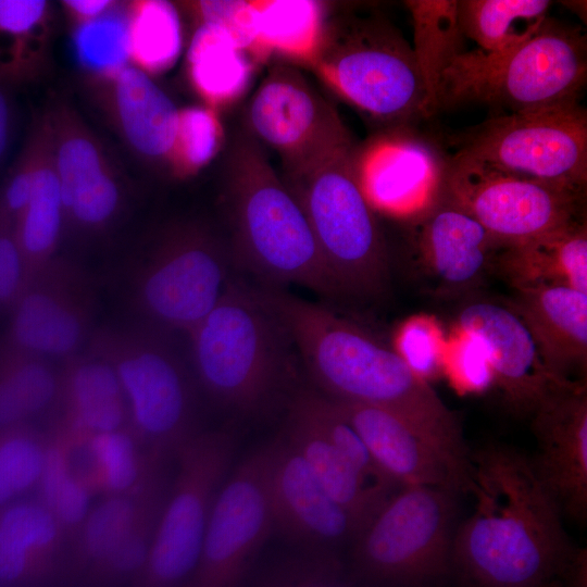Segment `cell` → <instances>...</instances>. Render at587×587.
<instances>
[{
  "label": "cell",
  "instance_id": "5",
  "mask_svg": "<svg viewBox=\"0 0 587 587\" xmlns=\"http://www.w3.org/2000/svg\"><path fill=\"white\" fill-rule=\"evenodd\" d=\"M307 61L339 97L387 129L428 117L412 46L382 15L345 11L323 20Z\"/></svg>",
  "mask_w": 587,
  "mask_h": 587
},
{
  "label": "cell",
  "instance_id": "28",
  "mask_svg": "<svg viewBox=\"0 0 587 587\" xmlns=\"http://www.w3.org/2000/svg\"><path fill=\"white\" fill-rule=\"evenodd\" d=\"M167 490L162 470L138 491L105 496L90 509L74 536L73 567L90 582L126 537L162 510Z\"/></svg>",
  "mask_w": 587,
  "mask_h": 587
},
{
  "label": "cell",
  "instance_id": "22",
  "mask_svg": "<svg viewBox=\"0 0 587 587\" xmlns=\"http://www.w3.org/2000/svg\"><path fill=\"white\" fill-rule=\"evenodd\" d=\"M383 135L358 151L362 186L374 210L410 218L440 191L448 160L411 126Z\"/></svg>",
  "mask_w": 587,
  "mask_h": 587
},
{
  "label": "cell",
  "instance_id": "48",
  "mask_svg": "<svg viewBox=\"0 0 587 587\" xmlns=\"http://www.w3.org/2000/svg\"><path fill=\"white\" fill-rule=\"evenodd\" d=\"M450 375L462 390L483 392L494 386V374L484 345L476 338L461 334L452 348Z\"/></svg>",
  "mask_w": 587,
  "mask_h": 587
},
{
  "label": "cell",
  "instance_id": "30",
  "mask_svg": "<svg viewBox=\"0 0 587 587\" xmlns=\"http://www.w3.org/2000/svg\"><path fill=\"white\" fill-rule=\"evenodd\" d=\"M142 448L133 430L126 427L92 434L77 447L75 469L92 494L135 492L163 470L165 460Z\"/></svg>",
  "mask_w": 587,
  "mask_h": 587
},
{
  "label": "cell",
  "instance_id": "4",
  "mask_svg": "<svg viewBox=\"0 0 587 587\" xmlns=\"http://www.w3.org/2000/svg\"><path fill=\"white\" fill-rule=\"evenodd\" d=\"M226 170L229 246L236 265L264 287L296 284L339 297L302 208L251 135L234 142Z\"/></svg>",
  "mask_w": 587,
  "mask_h": 587
},
{
  "label": "cell",
  "instance_id": "41",
  "mask_svg": "<svg viewBox=\"0 0 587 587\" xmlns=\"http://www.w3.org/2000/svg\"><path fill=\"white\" fill-rule=\"evenodd\" d=\"M0 375L27 417L47 410L61 396V380L40 357L0 344Z\"/></svg>",
  "mask_w": 587,
  "mask_h": 587
},
{
  "label": "cell",
  "instance_id": "9",
  "mask_svg": "<svg viewBox=\"0 0 587 587\" xmlns=\"http://www.w3.org/2000/svg\"><path fill=\"white\" fill-rule=\"evenodd\" d=\"M175 335L150 325L137 337H103L99 350L117 374L133 433L147 450L164 458L198 433L196 378Z\"/></svg>",
  "mask_w": 587,
  "mask_h": 587
},
{
  "label": "cell",
  "instance_id": "49",
  "mask_svg": "<svg viewBox=\"0 0 587 587\" xmlns=\"http://www.w3.org/2000/svg\"><path fill=\"white\" fill-rule=\"evenodd\" d=\"M28 283V271L14 235L13 222L0 213V308L12 305Z\"/></svg>",
  "mask_w": 587,
  "mask_h": 587
},
{
  "label": "cell",
  "instance_id": "7",
  "mask_svg": "<svg viewBox=\"0 0 587 587\" xmlns=\"http://www.w3.org/2000/svg\"><path fill=\"white\" fill-rule=\"evenodd\" d=\"M358 151L351 141L283 180L304 212L339 297L374 299L388 288L389 262Z\"/></svg>",
  "mask_w": 587,
  "mask_h": 587
},
{
  "label": "cell",
  "instance_id": "6",
  "mask_svg": "<svg viewBox=\"0 0 587 587\" xmlns=\"http://www.w3.org/2000/svg\"><path fill=\"white\" fill-rule=\"evenodd\" d=\"M587 82V40L579 25L548 16L517 47L498 54L466 50L445 72L437 110L465 102L507 113L579 102Z\"/></svg>",
  "mask_w": 587,
  "mask_h": 587
},
{
  "label": "cell",
  "instance_id": "24",
  "mask_svg": "<svg viewBox=\"0 0 587 587\" xmlns=\"http://www.w3.org/2000/svg\"><path fill=\"white\" fill-rule=\"evenodd\" d=\"M333 401L357 430L378 469L396 486H432L464 492L444 455L404 420L379 408Z\"/></svg>",
  "mask_w": 587,
  "mask_h": 587
},
{
  "label": "cell",
  "instance_id": "38",
  "mask_svg": "<svg viewBox=\"0 0 587 587\" xmlns=\"http://www.w3.org/2000/svg\"><path fill=\"white\" fill-rule=\"evenodd\" d=\"M289 409L328 440L367 483L388 495L395 494L396 485L378 469L357 430L332 399L321 392L301 391L294 397Z\"/></svg>",
  "mask_w": 587,
  "mask_h": 587
},
{
  "label": "cell",
  "instance_id": "50",
  "mask_svg": "<svg viewBox=\"0 0 587 587\" xmlns=\"http://www.w3.org/2000/svg\"><path fill=\"white\" fill-rule=\"evenodd\" d=\"M114 0H64L61 5L73 26L95 21L117 7Z\"/></svg>",
  "mask_w": 587,
  "mask_h": 587
},
{
  "label": "cell",
  "instance_id": "27",
  "mask_svg": "<svg viewBox=\"0 0 587 587\" xmlns=\"http://www.w3.org/2000/svg\"><path fill=\"white\" fill-rule=\"evenodd\" d=\"M65 533L40 502L13 504L0 513V583L32 585L60 563Z\"/></svg>",
  "mask_w": 587,
  "mask_h": 587
},
{
  "label": "cell",
  "instance_id": "23",
  "mask_svg": "<svg viewBox=\"0 0 587 587\" xmlns=\"http://www.w3.org/2000/svg\"><path fill=\"white\" fill-rule=\"evenodd\" d=\"M42 266L13 304L8 345L36 357H65L82 345L88 326L86 297L74 278Z\"/></svg>",
  "mask_w": 587,
  "mask_h": 587
},
{
  "label": "cell",
  "instance_id": "52",
  "mask_svg": "<svg viewBox=\"0 0 587 587\" xmlns=\"http://www.w3.org/2000/svg\"><path fill=\"white\" fill-rule=\"evenodd\" d=\"M586 570L579 572L574 578L566 583L562 587H587V574Z\"/></svg>",
  "mask_w": 587,
  "mask_h": 587
},
{
  "label": "cell",
  "instance_id": "42",
  "mask_svg": "<svg viewBox=\"0 0 587 587\" xmlns=\"http://www.w3.org/2000/svg\"><path fill=\"white\" fill-rule=\"evenodd\" d=\"M334 550H300L270 565L252 587H352Z\"/></svg>",
  "mask_w": 587,
  "mask_h": 587
},
{
  "label": "cell",
  "instance_id": "20",
  "mask_svg": "<svg viewBox=\"0 0 587 587\" xmlns=\"http://www.w3.org/2000/svg\"><path fill=\"white\" fill-rule=\"evenodd\" d=\"M537 452L532 459L563 515L587 513V389L578 380L548 397L532 414Z\"/></svg>",
  "mask_w": 587,
  "mask_h": 587
},
{
  "label": "cell",
  "instance_id": "21",
  "mask_svg": "<svg viewBox=\"0 0 587 587\" xmlns=\"http://www.w3.org/2000/svg\"><path fill=\"white\" fill-rule=\"evenodd\" d=\"M88 82L93 99L129 150L147 165L172 173L179 109L151 76L128 64Z\"/></svg>",
  "mask_w": 587,
  "mask_h": 587
},
{
  "label": "cell",
  "instance_id": "37",
  "mask_svg": "<svg viewBox=\"0 0 587 587\" xmlns=\"http://www.w3.org/2000/svg\"><path fill=\"white\" fill-rule=\"evenodd\" d=\"M129 64L149 76L167 70L182 47L178 13L160 0L126 2Z\"/></svg>",
  "mask_w": 587,
  "mask_h": 587
},
{
  "label": "cell",
  "instance_id": "35",
  "mask_svg": "<svg viewBox=\"0 0 587 587\" xmlns=\"http://www.w3.org/2000/svg\"><path fill=\"white\" fill-rule=\"evenodd\" d=\"M548 0H458L465 39L485 53H503L529 39L549 16Z\"/></svg>",
  "mask_w": 587,
  "mask_h": 587
},
{
  "label": "cell",
  "instance_id": "19",
  "mask_svg": "<svg viewBox=\"0 0 587 587\" xmlns=\"http://www.w3.org/2000/svg\"><path fill=\"white\" fill-rule=\"evenodd\" d=\"M268 445L267 495L273 522L301 550H335L361 529L323 488L299 452L282 435Z\"/></svg>",
  "mask_w": 587,
  "mask_h": 587
},
{
  "label": "cell",
  "instance_id": "3",
  "mask_svg": "<svg viewBox=\"0 0 587 587\" xmlns=\"http://www.w3.org/2000/svg\"><path fill=\"white\" fill-rule=\"evenodd\" d=\"M186 336L198 386L215 404L241 415L270 408L298 355L262 288L236 278Z\"/></svg>",
  "mask_w": 587,
  "mask_h": 587
},
{
  "label": "cell",
  "instance_id": "34",
  "mask_svg": "<svg viewBox=\"0 0 587 587\" xmlns=\"http://www.w3.org/2000/svg\"><path fill=\"white\" fill-rule=\"evenodd\" d=\"M38 174L30 199L14 221V235L29 278L48 262L64 230L60 184L55 172L49 117Z\"/></svg>",
  "mask_w": 587,
  "mask_h": 587
},
{
  "label": "cell",
  "instance_id": "12",
  "mask_svg": "<svg viewBox=\"0 0 587 587\" xmlns=\"http://www.w3.org/2000/svg\"><path fill=\"white\" fill-rule=\"evenodd\" d=\"M230 246L209 227L184 222L163 230L137 275V299L150 325L187 335L235 279Z\"/></svg>",
  "mask_w": 587,
  "mask_h": 587
},
{
  "label": "cell",
  "instance_id": "10",
  "mask_svg": "<svg viewBox=\"0 0 587 587\" xmlns=\"http://www.w3.org/2000/svg\"><path fill=\"white\" fill-rule=\"evenodd\" d=\"M236 438L232 428L197 433L175 454L177 471L135 587H184L201 553L217 492L229 474Z\"/></svg>",
  "mask_w": 587,
  "mask_h": 587
},
{
  "label": "cell",
  "instance_id": "17",
  "mask_svg": "<svg viewBox=\"0 0 587 587\" xmlns=\"http://www.w3.org/2000/svg\"><path fill=\"white\" fill-rule=\"evenodd\" d=\"M64 229L95 235L117 221L125 201L122 179L100 139L65 102L47 111Z\"/></svg>",
  "mask_w": 587,
  "mask_h": 587
},
{
  "label": "cell",
  "instance_id": "31",
  "mask_svg": "<svg viewBox=\"0 0 587 587\" xmlns=\"http://www.w3.org/2000/svg\"><path fill=\"white\" fill-rule=\"evenodd\" d=\"M65 411L61 421L80 435L126 427L128 410L117 374L99 351L76 360L61 380Z\"/></svg>",
  "mask_w": 587,
  "mask_h": 587
},
{
  "label": "cell",
  "instance_id": "32",
  "mask_svg": "<svg viewBox=\"0 0 587 587\" xmlns=\"http://www.w3.org/2000/svg\"><path fill=\"white\" fill-rule=\"evenodd\" d=\"M51 5L45 0H0V83L22 86L42 72Z\"/></svg>",
  "mask_w": 587,
  "mask_h": 587
},
{
  "label": "cell",
  "instance_id": "18",
  "mask_svg": "<svg viewBox=\"0 0 587 587\" xmlns=\"http://www.w3.org/2000/svg\"><path fill=\"white\" fill-rule=\"evenodd\" d=\"M408 220L415 270L427 290L447 299L478 292L501 245L441 189Z\"/></svg>",
  "mask_w": 587,
  "mask_h": 587
},
{
  "label": "cell",
  "instance_id": "46",
  "mask_svg": "<svg viewBox=\"0 0 587 587\" xmlns=\"http://www.w3.org/2000/svg\"><path fill=\"white\" fill-rule=\"evenodd\" d=\"M394 349L409 369L429 383L444 365L442 340L438 325L428 316L405 320L396 330Z\"/></svg>",
  "mask_w": 587,
  "mask_h": 587
},
{
  "label": "cell",
  "instance_id": "33",
  "mask_svg": "<svg viewBox=\"0 0 587 587\" xmlns=\"http://www.w3.org/2000/svg\"><path fill=\"white\" fill-rule=\"evenodd\" d=\"M413 25V52L427 96L428 116L437 111L445 72L466 51L458 18V0H408Z\"/></svg>",
  "mask_w": 587,
  "mask_h": 587
},
{
  "label": "cell",
  "instance_id": "15",
  "mask_svg": "<svg viewBox=\"0 0 587 587\" xmlns=\"http://www.w3.org/2000/svg\"><path fill=\"white\" fill-rule=\"evenodd\" d=\"M250 135L280 157L285 174L299 172L352 137L336 109L297 68L276 64L253 93Z\"/></svg>",
  "mask_w": 587,
  "mask_h": 587
},
{
  "label": "cell",
  "instance_id": "25",
  "mask_svg": "<svg viewBox=\"0 0 587 587\" xmlns=\"http://www.w3.org/2000/svg\"><path fill=\"white\" fill-rule=\"evenodd\" d=\"M529 329L548 367L574 379L587 365V294L565 286L515 289L507 300Z\"/></svg>",
  "mask_w": 587,
  "mask_h": 587
},
{
  "label": "cell",
  "instance_id": "40",
  "mask_svg": "<svg viewBox=\"0 0 587 587\" xmlns=\"http://www.w3.org/2000/svg\"><path fill=\"white\" fill-rule=\"evenodd\" d=\"M71 46L75 62L88 78L109 76L128 65L126 2L95 21L73 26Z\"/></svg>",
  "mask_w": 587,
  "mask_h": 587
},
{
  "label": "cell",
  "instance_id": "45",
  "mask_svg": "<svg viewBox=\"0 0 587 587\" xmlns=\"http://www.w3.org/2000/svg\"><path fill=\"white\" fill-rule=\"evenodd\" d=\"M46 132L47 122L42 113L35 120L25 145L0 189V213L13 224L30 199L39 170Z\"/></svg>",
  "mask_w": 587,
  "mask_h": 587
},
{
  "label": "cell",
  "instance_id": "47",
  "mask_svg": "<svg viewBox=\"0 0 587 587\" xmlns=\"http://www.w3.org/2000/svg\"><path fill=\"white\" fill-rule=\"evenodd\" d=\"M196 21L226 32L241 49L261 51L258 42L254 3L245 1H198L188 4Z\"/></svg>",
  "mask_w": 587,
  "mask_h": 587
},
{
  "label": "cell",
  "instance_id": "43",
  "mask_svg": "<svg viewBox=\"0 0 587 587\" xmlns=\"http://www.w3.org/2000/svg\"><path fill=\"white\" fill-rule=\"evenodd\" d=\"M46 441L20 425L0 429V504L38 484Z\"/></svg>",
  "mask_w": 587,
  "mask_h": 587
},
{
  "label": "cell",
  "instance_id": "26",
  "mask_svg": "<svg viewBox=\"0 0 587 587\" xmlns=\"http://www.w3.org/2000/svg\"><path fill=\"white\" fill-rule=\"evenodd\" d=\"M492 273L514 290L565 286L587 294L586 216L535 238L501 246Z\"/></svg>",
  "mask_w": 587,
  "mask_h": 587
},
{
  "label": "cell",
  "instance_id": "44",
  "mask_svg": "<svg viewBox=\"0 0 587 587\" xmlns=\"http://www.w3.org/2000/svg\"><path fill=\"white\" fill-rule=\"evenodd\" d=\"M221 143V127L213 110L179 109V126L172 174L186 177L207 164Z\"/></svg>",
  "mask_w": 587,
  "mask_h": 587
},
{
  "label": "cell",
  "instance_id": "39",
  "mask_svg": "<svg viewBox=\"0 0 587 587\" xmlns=\"http://www.w3.org/2000/svg\"><path fill=\"white\" fill-rule=\"evenodd\" d=\"M254 21L261 50L273 48L305 60L323 23L320 5L312 1L254 3Z\"/></svg>",
  "mask_w": 587,
  "mask_h": 587
},
{
  "label": "cell",
  "instance_id": "16",
  "mask_svg": "<svg viewBox=\"0 0 587 587\" xmlns=\"http://www.w3.org/2000/svg\"><path fill=\"white\" fill-rule=\"evenodd\" d=\"M454 321L461 334L484 345L494 386L516 414L532 415L552 394L578 382L551 372L529 329L507 300L475 292L461 299Z\"/></svg>",
  "mask_w": 587,
  "mask_h": 587
},
{
  "label": "cell",
  "instance_id": "11",
  "mask_svg": "<svg viewBox=\"0 0 587 587\" xmlns=\"http://www.w3.org/2000/svg\"><path fill=\"white\" fill-rule=\"evenodd\" d=\"M455 159L501 173L587 187V112L579 102L496 115L458 139Z\"/></svg>",
  "mask_w": 587,
  "mask_h": 587
},
{
  "label": "cell",
  "instance_id": "29",
  "mask_svg": "<svg viewBox=\"0 0 587 587\" xmlns=\"http://www.w3.org/2000/svg\"><path fill=\"white\" fill-rule=\"evenodd\" d=\"M283 436L305 460L326 492L353 517L361 532L394 495L367 483L328 440L290 409Z\"/></svg>",
  "mask_w": 587,
  "mask_h": 587
},
{
  "label": "cell",
  "instance_id": "8",
  "mask_svg": "<svg viewBox=\"0 0 587 587\" xmlns=\"http://www.w3.org/2000/svg\"><path fill=\"white\" fill-rule=\"evenodd\" d=\"M457 495L432 486L400 487L352 542V583L444 587L452 577Z\"/></svg>",
  "mask_w": 587,
  "mask_h": 587
},
{
  "label": "cell",
  "instance_id": "51",
  "mask_svg": "<svg viewBox=\"0 0 587 587\" xmlns=\"http://www.w3.org/2000/svg\"><path fill=\"white\" fill-rule=\"evenodd\" d=\"M5 88L0 83V165L8 154L14 126L13 109Z\"/></svg>",
  "mask_w": 587,
  "mask_h": 587
},
{
  "label": "cell",
  "instance_id": "14",
  "mask_svg": "<svg viewBox=\"0 0 587 587\" xmlns=\"http://www.w3.org/2000/svg\"><path fill=\"white\" fill-rule=\"evenodd\" d=\"M268 445L227 475L215 498L197 567L184 587H239L273 530Z\"/></svg>",
  "mask_w": 587,
  "mask_h": 587
},
{
  "label": "cell",
  "instance_id": "2",
  "mask_svg": "<svg viewBox=\"0 0 587 587\" xmlns=\"http://www.w3.org/2000/svg\"><path fill=\"white\" fill-rule=\"evenodd\" d=\"M261 288L322 395L404 420L438 449L464 492H470L471 452L460 421L428 382L416 376L392 347L329 309L282 288Z\"/></svg>",
  "mask_w": 587,
  "mask_h": 587
},
{
  "label": "cell",
  "instance_id": "13",
  "mask_svg": "<svg viewBox=\"0 0 587 587\" xmlns=\"http://www.w3.org/2000/svg\"><path fill=\"white\" fill-rule=\"evenodd\" d=\"M441 192L501 246L585 217L586 189L501 173L451 157Z\"/></svg>",
  "mask_w": 587,
  "mask_h": 587
},
{
  "label": "cell",
  "instance_id": "1",
  "mask_svg": "<svg viewBox=\"0 0 587 587\" xmlns=\"http://www.w3.org/2000/svg\"><path fill=\"white\" fill-rule=\"evenodd\" d=\"M471 461L474 510L451 551L452 575L464 587H562L587 569L532 458L492 444Z\"/></svg>",
  "mask_w": 587,
  "mask_h": 587
},
{
  "label": "cell",
  "instance_id": "36",
  "mask_svg": "<svg viewBox=\"0 0 587 587\" xmlns=\"http://www.w3.org/2000/svg\"><path fill=\"white\" fill-rule=\"evenodd\" d=\"M187 71L196 91L212 105L237 96L249 77L241 49L226 32L209 24H199L193 34Z\"/></svg>",
  "mask_w": 587,
  "mask_h": 587
}]
</instances>
